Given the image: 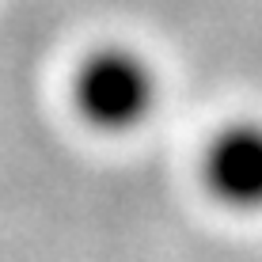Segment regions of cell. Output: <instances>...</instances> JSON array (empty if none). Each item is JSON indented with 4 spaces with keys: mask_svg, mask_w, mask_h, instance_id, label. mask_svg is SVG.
Segmentation results:
<instances>
[{
    "mask_svg": "<svg viewBox=\"0 0 262 262\" xmlns=\"http://www.w3.org/2000/svg\"><path fill=\"white\" fill-rule=\"evenodd\" d=\"M156 99V72L129 46H99L72 72V106L99 133H129L144 125Z\"/></svg>",
    "mask_w": 262,
    "mask_h": 262,
    "instance_id": "obj_1",
    "label": "cell"
},
{
    "mask_svg": "<svg viewBox=\"0 0 262 262\" xmlns=\"http://www.w3.org/2000/svg\"><path fill=\"white\" fill-rule=\"evenodd\" d=\"M202 186L232 213L262 209V122H228L202 152Z\"/></svg>",
    "mask_w": 262,
    "mask_h": 262,
    "instance_id": "obj_2",
    "label": "cell"
}]
</instances>
